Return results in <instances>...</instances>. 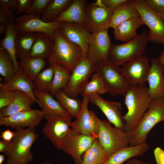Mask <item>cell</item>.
<instances>
[{
    "mask_svg": "<svg viewBox=\"0 0 164 164\" xmlns=\"http://www.w3.org/2000/svg\"><path fill=\"white\" fill-rule=\"evenodd\" d=\"M16 73L11 57L2 48H0V74L5 81L10 79Z\"/></svg>",
    "mask_w": 164,
    "mask_h": 164,
    "instance_id": "74e56055",
    "label": "cell"
},
{
    "mask_svg": "<svg viewBox=\"0 0 164 164\" xmlns=\"http://www.w3.org/2000/svg\"><path fill=\"white\" fill-rule=\"evenodd\" d=\"M144 24L141 17L134 18L120 24L114 28L113 33L117 40L127 42L137 36V29Z\"/></svg>",
    "mask_w": 164,
    "mask_h": 164,
    "instance_id": "cb8c5ba5",
    "label": "cell"
},
{
    "mask_svg": "<svg viewBox=\"0 0 164 164\" xmlns=\"http://www.w3.org/2000/svg\"><path fill=\"white\" fill-rule=\"evenodd\" d=\"M0 88L24 92L30 96L40 107L41 106V104L35 97L33 94L34 87L33 81L20 68L9 80L0 83Z\"/></svg>",
    "mask_w": 164,
    "mask_h": 164,
    "instance_id": "44dd1931",
    "label": "cell"
},
{
    "mask_svg": "<svg viewBox=\"0 0 164 164\" xmlns=\"http://www.w3.org/2000/svg\"><path fill=\"white\" fill-rule=\"evenodd\" d=\"M10 148L5 154L7 164H28L33 158L31 148L39 135L35 128L16 130Z\"/></svg>",
    "mask_w": 164,
    "mask_h": 164,
    "instance_id": "7a4b0ae2",
    "label": "cell"
},
{
    "mask_svg": "<svg viewBox=\"0 0 164 164\" xmlns=\"http://www.w3.org/2000/svg\"><path fill=\"white\" fill-rule=\"evenodd\" d=\"M97 138L109 157L115 152L129 146L127 133L112 126L106 120L97 117Z\"/></svg>",
    "mask_w": 164,
    "mask_h": 164,
    "instance_id": "8992f818",
    "label": "cell"
},
{
    "mask_svg": "<svg viewBox=\"0 0 164 164\" xmlns=\"http://www.w3.org/2000/svg\"><path fill=\"white\" fill-rule=\"evenodd\" d=\"M15 135V132L9 129H5L1 133L0 138L5 141L11 142Z\"/></svg>",
    "mask_w": 164,
    "mask_h": 164,
    "instance_id": "bcb514c9",
    "label": "cell"
},
{
    "mask_svg": "<svg viewBox=\"0 0 164 164\" xmlns=\"http://www.w3.org/2000/svg\"><path fill=\"white\" fill-rule=\"evenodd\" d=\"M33 93L35 97L41 104L40 108L44 113V118L46 120L54 115H62L67 112L50 93L34 90Z\"/></svg>",
    "mask_w": 164,
    "mask_h": 164,
    "instance_id": "d4e9b609",
    "label": "cell"
},
{
    "mask_svg": "<svg viewBox=\"0 0 164 164\" xmlns=\"http://www.w3.org/2000/svg\"><path fill=\"white\" fill-rule=\"evenodd\" d=\"M0 110L9 105L12 101L14 91L0 88Z\"/></svg>",
    "mask_w": 164,
    "mask_h": 164,
    "instance_id": "60d3db41",
    "label": "cell"
},
{
    "mask_svg": "<svg viewBox=\"0 0 164 164\" xmlns=\"http://www.w3.org/2000/svg\"><path fill=\"white\" fill-rule=\"evenodd\" d=\"M11 145V142L5 141L3 140L0 141V152L5 154L9 150Z\"/></svg>",
    "mask_w": 164,
    "mask_h": 164,
    "instance_id": "7dc6e473",
    "label": "cell"
},
{
    "mask_svg": "<svg viewBox=\"0 0 164 164\" xmlns=\"http://www.w3.org/2000/svg\"><path fill=\"white\" fill-rule=\"evenodd\" d=\"M42 110H31L18 112L5 116L0 112V125L9 127L15 130L37 126L44 118Z\"/></svg>",
    "mask_w": 164,
    "mask_h": 164,
    "instance_id": "5bb4252c",
    "label": "cell"
},
{
    "mask_svg": "<svg viewBox=\"0 0 164 164\" xmlns=\"http://www.w3.org/2000/svg\"><path fill=\"white\" fill-rule=\"evenodd\" d=\"M104 5L108 9L114 10V9L121 3L126 0H101Z\"/></svg>",
    "mask_w": 164,
    "mask_h": 164,
    "instance_id": "f6af8a7d",
    "label": "cell"
},
{
    "mask_svg": "<svg viewBox=\"0 0 164 164\" xmlns=\"http://www.w3.org/2000/svg\"><path fill=\"white\" fill-rule=\"evenodd\" d=\"M54 76L53 71L50 67L41 72L33 81L34 90L50 93Z\"/></svg>",
    "mask_w": 164,
    "mask_h": 164,
    "instance_id": "d590c367",
    "label": "cell"
},
{
    "mask_svg": "<svg viewBox=\"0 0 164 164\" xmlns=\"http://www.w3.org/2000/svg\"><path fill=\"white\" fill-rule=\"evenodd\" d=\"M124 96L128 111L123 115L125 124L123 130L128 133L136 128L153 100L145 85H130Z\"/></svg>",
    "mask_w": 164,
    "mask_h": 164,
    "instance_id": "6da1fadb",
    "label": "cell"
},
{
    "mask_svg": "<svg viewBox=\"0 0 164 164\" xmlns=\"http://www.w3.org/2000/svg\"></svg>",
    "mask_w": 164,
    "mask_h": 164,
    "instance_id": "11a10c76",
    "label": "cell"
},
{
    "mask_svg": "<svg viewBox=\"0 0 164 164\" xmlns=\"http://www.w3.org/2000/svg\"><path fill=\"white\" fill-rule=\"evenodd\" d=\"M36 102L29 95L20 91H14V96L11 103L8 106L0 110L5 116L11 115L16 113L29 110Z\"/></svg>",
    "mask_w": 164,
    "mask_h": 164,
    "instance_id": "484cf974",
    "label": "cell"
},
{
    "mask_svg": "<svg viewBox=\"0 0 164 164\" xmlns=\"http://www.w3.org/2000/svg\"><path fill=\"white\" fill-rule=\"evenodd\" d=\"M54 43L49 62L59 64L71 72L84 57L82 50L77 45L65 39L58 29L54 33Z\"/></svg>",
    "mask_w": 164,
    "mask_h": 164,
    "instance_id": "277c9868",
    "label": "cell"
},
{
    "mask_svg": "<svg viewBox=\"0 0 164 164\" xmlns=\"http://www.w3.org/2000/svg\"><path fill=\"white\" fill-rule=\"evenodd\" d=\"M96 72L102 77L107 93L113 96H125L130 85L121 73L120 67L108 60L96 64Z\"/></svg>",
    "mask_w": 164,
    "mask_h": 164,
    "instance_id": "9c48e42d",
    "label": "cell"
},
{
    "mask_svg": "<svg viewBox=\"0 0 164 164\" xmlns=\"http://www.w3.org/2000/svg\"><path fill=\"white\" fill-rule=\"evenodd\" d=\"M60 22L47 23L41 19V16L30 13L16 18L15 27L17 34L26 32H43L54 39L55 31Z\"/></svg>",
    "mask_w": 164,
    "mask_h": 164,
    "instance_id": "7c38bea8",
    "label": "cell"
},
{
    "mask_svg": "<svg viewBox=\"0 0 164 164\" xmlns=\"http://www.w3.org/2000/svg\"><path fill=\"white\" fill-rule=\"evenodd\" d=\"M7 26V29L5 36L0 41V47L2 48L11 57L16 72L20 69L15 52V40L17 34L15 23L13 21L9 19Z\"/></svg>",
    "mask_w": 164,
    "mask_h": 164,
    "instance_id": "f1b7e54d",
    "label": "cell"
},
{
    "mask_svg": "<svg viewBox=\"0 0 164 164\" xmlns=\"http://www.w3.org/2000/svg\"><path fill=\"white\" fill-rule=\"evenodd\" d=\"M82 164H102L109 157L97 138L82 155Z\"/></svg>",
    "mask_w": 164,
    "mask_h": 164,
    "instance_id": "f546056e",
    "label": "cell"
},
{
    "mask_svg": "<svg viewBox=\"0 0 164 164\" xmlns=\"http://www.w3.org/2000/svg\"><path fill=\"white\" fill-rule=\"evenodd\" d=\"M36 36V33L33 32L17 34L15 40L17 58L20 59L29 56Z\"/></svg>",
    "mask_w": 164,
    "mask_h": 164,
    "instance_id": "d6a6232c",
    "label": "cell"
},
{
    "mask_svg": "<svg viewBox=\"0 0 164 164\" xmlns=\"http://www.w3.org/2000/svg\"><path fill=\"white\" fill-rule=\"evenodd\" d=\"M146 5L152 11L161 13L164 11V0H144Z\"/></svg>",
    "mask_w": 164,
    "mask_h": 164,
    "instance_id": "7bdbcfd3",
    "label": "cell"
},
{
    "mask_svg": "<svg viewBox=\"0 0 164 164\" xmlns=\"http://www.w3.org/2000/svg\"><path fill=\"white\" fill-rule=\"evenodd\" d=\"M71 117L68 112L54 115L47 120L42 128L43 135L58 149L62 150L69 136Z\"/></svg>",
    "mask_w": 164,
    "mask_h": 164,
    "instance_id": "52a82bcc",
    "label": "cell"
},
{
    "mask_svg": "<svg viewBox=\"0 0 164 164\" xmlns=\"http://www.w3.org/2000/svg\"><path fill=\"white\" fill-rule=\"evenodd\" d=\"M82 101L81 111L76 119L71 123L70 127L72 129L78 132L94 138H97L98 130L97 116L93 111L88 109V105L89 101L88 97H83Z\"/></svg>",
    "mask_w": 164,
    "mask_h": 164,
    "instance_id": "ac0fdd59",
    "label": "cell"
},
{
    "mask_svg": "<svg viewBox=\"0 0 164 164\" xmlns=\"http://www.w3.org/2000/svg\"><path fill=\"white\" fill-rule=\"evenodd\" d=\"M94 138L71 129L62 151L73 158L74 164H82V155L91 146Z\"/></svg>",
    "mask_w": 164,
    "mask_h": 164,
    "instance_id": "2e32d148",
    "label": "cell"
},
{
    "mask_svg": "<svg viewBox=\"0 0 164 164\" xmlns=\"http://www.w3.org/2000/svg\"><path fill=\"white\" fill-rule=\"evenodd\" d=\"M106 93L103 79L100 74L96 72L92 75L90 80L86 84L81 95L83 97H88L93 94H102Z\"/></svg>",
    "mask_w": 164,
    "mask_h": 164,
    "instance_id": "8d00e7d4",
    "label": "cell"
},
{
    "mask_svg": "<svg viewBox=\"0 0 164 164\" xmlns=\"http://www.w3.org/2000/svg\"><path fill=\"white\" fill-rule=\"evenodd\" d=\"M149 32L144 29L135 38L123 44L111 43L108 60L120 67L125 63L143 55L149 41Z\"/></svg>",
    "mask_w": 164,
    "mask_h": 164,
    "instance_id": "3957f363",
    "label": "cell"
},
{
    "mask_svg": "<svg viewBox=\"0 0 164 164\" xmlns=\"http://www.w3.org/2000/svg\"><path fill=\"white\" fill-rule=\"evenodd\" d=\"M5 160V155L4 154L0 155V164H2Z\"/></svg>",
    "mask_w": 164,
    "mask_h": 164,
    "instance_id": "816d5d0a",
    "label": "cell"
},
{
    "mask_svg": "<svg viewBox=\"0 0 164 164\" xmlns=\"http://www.w3.org/2000/svg\"><path fill=\"white\" fill-rule=\"evenodd\" d=\"M164 121V100L153 101L136 128L127 133L129 145L135 146L145 142L147 135L158 123Z\"/></svg>",
    "mask_w": 164,
    "mask_h": 164,
    "instance_id": "5b68a950",
    "label": "cell"
},
{
    "mask_svg": "<svg viewBox=\"0 0 164 164\" xmlns=\"http://www.w3.org/2000/svg\"><path fill=\"white\" fill-rule=\"evenodd\" d=\"M36 37L29 56L44 60L50 57L54 39L43 32H36Z\"/></svg>",
    "mask_w": 164,
    "mask_h": 164,
    "instance_id": "4316f807",
    "label": "cell"
},
{
    "mask_svg": "<svg viewBox=\"0 0 164 164\" xmlns=\"http://www.w3.org/2000/svg\"><path fill=\"white\" fill-rule=\"evenodd\" d=\"M113 11L105 6L101 0L89 4L86 8L84 26L91 33L108 30Z\"/></svg>",
    "mask_w": 164,
    "mask_h": 164,
    "instance_id": "8fae6325",
    "label": "cell"
},
{
    "mask_svg": "<svg viewBox=\"0 0 164 164\" xmlns=\"http://www.w3.org/2000/svg\"><path fill=\"white\" fill-rule=\"evenodd\" d=\"M55 96L61 105L69 114L74 117H78L82 108V101L68 97L62 90L59 91Z\"/></svg>",
    "mask_w": 164,
    "mask_h": 164,
    "instance_id": "e575fe53",
    "label": "cell"
},
{
    "mask_svg": "<svg viewBox=\"0 0 164 164\" xmlns=\"http://www.w3.org/2000/svg\"><path fill=\"white\" fill-rule=\"evenodd\" d=\"M8 20L7 16L0 9V25H7Z\"/></svg>",
    "mask_w": 164,
    "mask_h": 164,
    "instance_id": "681fc988",
    "label": "cell"
},
{
    "mask_svg": "<svg viewBox=\"0 0 164 164\" xmlns=\"http://www.w3.org/2000/svg\"><path fill=\"white\" fill-rule=\"evenodd\" d=\"M138 17H140L138 12L131 3L130 0H126L118 5L113 10L110 27L114 29L128 19Z\"/></svg>",
    "mask_w": 164,
    "mask_h": 164,
    "instance_id": "83f0119b",
    "label": "cell"
},
{
    "mask_svg": "<svg viewBox=\"0 0 164 164\" xmlns=\"http://www.w3.org/2000/svg\"><path fill=\"white\" fill-rule=\"evenodd\" d=\"M159 58L161 62L164 65V51L161 52Z\"/></svg>",
    "mask_w": 164,
    "mask_h": 164,
    "instance_id": "f907efd6",
    "label": "cell"
},
{
    "mask_svg": "<svg viewBox=\"0 0 164 164\" xmlns=\"http://www.w3.org/2000/svg\"><path fill=\"white\" fill-rule=\"evenodd\" d=\"M159 15L164 22V11L162 13L159 14Z\"/></svg>",
    "mask_w": 164,
    "mask_h": 164,
    "instance_id": "db71d44e",
    "label": "cell"
},
{
    "mask_svg": "<svg viewBox=\"0 0 164 164\" xmlns=\"http://www.w3.org/2000/svg\"><path fill=\"white\" fill-rule=\"evenodd\" d=\"M149 147L146 142L135 146H129L114 152L102 164H122L131 158L143 155Z\"/></svg>",
    "mask_w": 164,
    "mask_h": 164,
    "instance_id": "7402d4cb",
    "label": "cell"
},
{
    "mask_svg": "<svg viewBox=\"0 0 164 164\" xmlns=\"http://www.w3.org/2000/svg\"><path fill=\"white\" fill-rule=\"evenodd\" d=\"M150 68L149 60L144 55L127 62L120 67V72L130 85H145Z\"/></svg>",
    "mask_w": 164,
    "mask_h": 164,
    "instance_id": "4fadbf2b",
    "label": "cell"
},
{
    "mask_svg": "<svg viewBox=\"0 0 164 164\" xmlns=\"http://www.w3.org/2000/svg\"><path fill=\"white\" fill-rule=\"evenodd\" d=\"M72 0H53L41 16V19L47 23L56 22L57 18L69 6Z\"/></svg>",
    "mask_w": 164,
    "mask_h": 164,
    "instance_id": "836d02e7",
    "label": "cell"
},
{
    "mask_svg": "<svg viewBox=\"0 0 164 164\" xmlns=\"http://www.w3.org/2000/svg\"><path fill=\"white\" fill-rule=\"evenodd\" d=\"M111 44L108 30L91 33L88 42L87 58L95 65L108 60Z\"/></svg>",
    "mask_w": 164,
    "mask_h": 164,
    "instance_id": "9a60e30c",
    "label": "cell"
},
{
    "mask_svg": "<svg viewBox=\"0 0 164 164\" xmlns=\"http://www.w3.org/2000/svg\"><path fill=\"white\" fill-rule=\"evenodd\" d=\"M88 97L89 102L97 106L103 113L108 122L115 127L123 130L125 122L120 102L105 99L97 94H92Z\"/></svg>",
    "mask_w": 164,
    "mask_h": 164,
    "instance_id": "d6986e66",
    "label": "cell"
},
{
    "mask_svg": "<svg viewBox=\"0 0 164 164\" xmlns=\"http://www.w3.org/2000/svg\"><path fill=\"white\" fill-rule=\"evenodd\" d=\"M33 0H16V15L22 13L26 14L30 13Z\"/></svg>",
    "mask_w": 164,
    "mask_h": 164,
    "instance_id": "b9f144b4",
    "label": "cell"
},
{
    "mask_svg": "<svg viewBox=\"0 0 164 164\" xmlns=\"http://www.w3.org/2000/svg\"><path fill=\"white\" fill-rule=\"evenodd\" d=\"M58 29L67 40L78 45L82 50L84 57H87L88 42L91 34L84 26L62 21L60 22Z\"/></svg>",
    "mask_w": 164,
    "mask_h": 164,
    "instance_id": "e0dca14e",
    "label": "cell"
},
{
    "mask_svg": "<svg viewBox=\"0 0 164 164\" xmlns=\"http://www.w3.org/2000/svg\"><path fill=\"white\" fill-rule=\"evenodd\" d=\"M154 154L157 164H164V151L159 147L154 150Z\"/></svg>",
    "mask_w": 164,
    "mask_h": 164,
    "instance_id": "ee69618b",
    "label": "cell"
},
{
    "mask_svg": "<svg viewBox=\"0 0 164 164\" xmlns=\"http://www.w3.org/2000/svg\"><path fill=\"white\" fill-rule=\"evenodd\" d=\"M35 164H52L49 161H46L43 163L39 162L38 163Z\"/></svg>",
    "mask_w": 164,
    "mask_h": 164,
    "instance_id": "f5cc1de1",
    "label": "cell"
},
{
    "mask_svg": "<svg viewBox=\"0 0 164 164\" xmlns=\"http://www.w3.org/2000/svg\"><path fill=\"white\" fill-rule=\"evenodd\" d=\"M85 0H73L59 16L56 22H74L84 26L86 5Z\"/></svg>",
    "mask_w": 164,
    "mask_h": 164,
    "instance_id": "603a6c76",
    "label": "cell"
},
{
    "mask_svg": "<svg viewBox=\"0 0 164 164\" xmlns=\"http://www.w3.org/2000/svg\"><path fill=\"white\" fill-rule=\"evenodd\" d=\"M0 7L8 19L15 23L16 17L14 13L16 11V0H0Z\"/></svg>",
    "mask_w": 164,
    "mask_h": 164,
    "instance_id": "f35d334b",
    "label": "cell"
},
{
    "mask_svg": "<svg viewBox=\"0 0 164 164\" xmlns=\"http://www.w3.org/2000/svg\"><path fill=\"white\" fill-rule=\"evenodd\" d=\"M138 12L144 24L149 28L148 40L164 46V22L159 14L151 10L144 0H130Z\"/></svg>",
    "mask_w": 164,
    "mask_h": 164,
    "instance_id": "30bf717a",
    "label": "cell"
},
{
    "mask_svg": "<svg viewBox=\"0 0 164 164\" xmlns=\"http://www.w3.org/2000/svg\"><path fill=\"white\" fill-rule=\"evenodd\" d=\"M20 68L33 81L46 65L44 60L30 56L20 59L18 61Z\"/></svg>",
    "mask_w": 164,
    "mask_h": 164,
    "instance_id": "1f68e13d",
    "label": "cell"
},
{
    "mask_svg": "<svg viewBox=\"0 0 164 164\" xmlns=\"http://www.w3.org/2000/svg\"><path fill=\"white\" fill-rule=\"evenodd\" d=\"M150 64L147 80L149 94L153 100H164V65L155 57L151 60Z\"/></svg>",
    "mask_w": 164,
    "mask_h": 164,
    "instance_id": "ffe728a7",
    "label": "cell"
},
{
    "mask_svg": "<svg viewBox=\"0 0 164 164\" xmlns=\"http://www.w3.org/2000/svg\"><path fill=\"white\" fill-rule=\"evenodd\" d=\"M125 164H150L135 158H132L127 161Z\"/></svg>",
    "mask_w": 164,
    "mask_h": 164,
    "instance_id": "c3c4849f",
    "label": "cell"
},
{
    "mask_svg": "<svg viewBox=\"0 0 164 164\" xmlns=\"http://www.w3.org/2000/svg\"><path fill=\"white\" fill-rule=\"evenodd\" d=\"M52 0H33L30 13L42 15Z\"/></svg>",
    "mask_w": 164,
    "mask_h": 164,
    "instance_id": "ab89813d",
    "label": "cell"
},
{
    "mask_svg": "<svg viewBox=\"0 0 164 164\" xmlns=\"http://www.w3.org/2000/svg\"><path fill=\"white\" fill-rule=\"evenodd\" d=\"M48 64L54 72L50 93L52 96L55 95L59 91L63 90L65 87L71 72L59 64L51 62H49Z\"/></svg>",
    "mask_w": 164,
    "mask_h": 164,
    "instance_id": "4dcf8cb0",
    "label": "cell"
},
{
    "mask_svg": "<svg viewBox=\"0 0 164 164\" xmlns=\"http://www.w3.org/2000/svg\"><path fill=\"white\" fill-rule=\"evenodd\" d=\"M96 65L91 63L87 57L83 58L75 66L71 72L68 81L62 90L68 97L77 98L81 94L94 72Z\"/></svg>",
    "mask_w": 164,
    "mask_h": 164,
    "instance_id": "ba28073f",
    "label": "cell"
}]
</instances>
